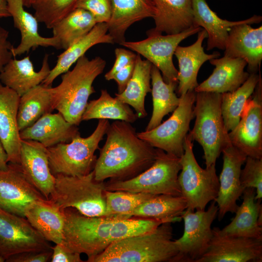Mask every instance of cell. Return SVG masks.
Wrapping results in <instances>:
<instances>
[{
  "label": "cell",
  "mask_w": 262,
  "mask_h": 262,
  "mask_svg": "<svg viewBox=\"0 0 262 262\" xmlns=\"http://www.w3.org/2000/svg\"><path fill=\"white\" fill-rule=\"evenodd\" d=\"M242 195V203L231 222L222 229L216 227L217 230L221 235L262 239V225L259 220L262 211L261 200L255 202L254 188H246Z\"/></svg>",
  "instance_id": "cell-29"
},
{
  "label": "cell",
  "mask_w": 262,
  "mask_h": 262,
  "mask_svg": "<svg viewBox=\"0 0 262 262\" xmlns=\"http://www.w3.org/2000/svg\"><path fill=\"white\" fill-rule=\"evenodd\" d=\"M222 153L223 167L219 178L218 195L214 200L218 208L219 221L228 213H235L238 207L237 201L245 189L240 181L241 171L247 157L231 143Z\"/></svg>",
  "instance_id": "cell-16"
},
{
  "label": "cell",
  "mask_w": 262,
  "mask_h": 262,
  "mask_svg": "<svg viewBox=\"0 0 262 262\" xmlns=\"http://www.w3.org/2000/svg\"><path fill=\"white\" fill-rule=\"evenodd\" d=\"M135 61L126 66L114 76L112 80H115L117 84V93H121L124 90L131 79L134 71Z\"/></svg>",
  "instance_id": "cell-47"
},
{
  "label": "cell",
  "mask_w": 262,
  "mask_h": 262,
  "mask_svg": "<svg viewBox=\"0 0 262 262\" xmlns=\"http://www.w3.org/2000/svg\"><path fill=\"white\" fill-rule=\"evenodd\" d=\"M105 66L106 61L99 56L89 59L84 55L80 58L72 70L63 74L59 85L49 87L53 110L68 122L79 125L90 96L96 92L93 83Z\"/></svg>",
  "instance_id": "cell-2"
},
{
  "label": "cell",
  "mask_w": 262,
  "mask_h": 262,
  "mask_svg": "<svg viewBox=\"0 0 262 262\" xmlns=\"http://www.w3.org/2000/svg\"><path fill=\"white\" fill-rule=\"evenodd\" d=\"M98 23L89 11L77 8L52 27L58 49H66L87 34Z\"/></svg>",
  "instance_id": "cell-35"
},
{
  "label": "cell",
  "mask_w": 262,
  "mask_h": 262,
  "mask_svg": "<svg viewBox=\"0 0 262 262\" xmlns=\"http://www.w3.org/2000/svg\"><path fill=\"white\" fill-rule=\"evenodd\" d=\"M187 202L182 196L155 195L146 200L128 215L157 220H167L171 223L180 221L182 213L187 209Z\"/></svg>",
  "instance_id": "cell-34"
},
{
  "label": "cell",
  "mask_w": 262,
  "mask_h": 262,
  "mask_svg": "<svg viewBox=\"0 0 262 262\" xmlns=\"http://www.w3.org/2000/svg\"><path fill=\"white\" fill-rule=\"evenodd\" d=\"M207 37V32L202 29L198 33L197 39L194 44L187 47L178 46L175 51L174 55L177 58L179 67L177 90L180 96L188 91L194 90L198 85L197 76L202 65L205 62L220 55L217 51L212 54L204 52L202 43Z\"/></svg>",
  "instance_id": "cell-21"
},
{
  "label": "cell",
  "mask_w": 262,
  "mask_h": 262,
  "mask_svg": "<svg viewBox=\"0 0 262 262\" xmlns=\"http://www.w3.org/2000/svg\"><path fill=\"white\" fill-rule=\"evenodd\" d=\"M52 250L49 242L28 220L0 208V255L5 261L23 252Z\"/></svg>",
  "instance_id": "cell-13"
},
{
  "label": "cell",
  "mask_w": 262,
  "mask_h": 262,
  "mask_svg": "<svg viewBox=\"0 0 262 262\" xmlns=\"http://www.w3.org/2000/svg\"><path fill=\"white\" fill-rule=\"evenodd\" d=\"M244 167L241 169L240 181L242 185L246 188H254L256 195L255 199L262 198V158L247 157Z\"/></svg>",
  "instance_id": "cell-41"
},
{
  "label": "cell",
  "mask_w": 262,
  "mask_h": 262,
  "mask_svg": "<svg viewBox=\"0 0 262 262\" xmlns=\"http://www.w3.org/2000/svg\"><path fill=\"white\" fill-rule=\"evenodd\" d=\"M104 196L106 208L105 217L114 219H127L129 214L138 206L155 195L105 190Z\"/></svg>",
  "instance_id": "cell-39"
},
{
  "label": "cell",
  "mask_w": 262,
  "mask_h": 262,
  "mask_svg": "<svg viewBox=\"0 0 262 262\" xmlns=\"http://www.w3.org/2000/svg\"><path fill=\"white\" fill-rule=\"evenodd\" d=\"M152 64L147 60H142L137 55L132 76L124 90L115 93V97L131 106L138 118H144L147 114L145 100L147 93L151 92V70Z\"/></svg>",
  "instance_id": "cell-32"
},
{
  "label": "cell",
  "mask_w": 262,
  "mask_h": 262,
  "mask_svg": "<svg viewBox=\"0 0 262 262\" xmlns=\"http://www.w3.org/2000/svg\"><path fill=\"white\" fill-rule=\"evenodd\" d=\"M45 199L24 177L18 164L9 163L7 169L0 170V208L25 217L29 207Z\"/></svg>",
  "instance_id": "cell-15"
},
{
  "label": "cell",
  "mask_w": 262,
  "mask_h": 262,
  "mask_svg": "<svg viewBox=\"0 0 262 262\" xmlns=\"http://www.w3.org/2000/svg\"><path fill=\"white\" fill-rule=\"evenodd\" d=\"M11 17L6 0H0V18Z\"/></svg>",
  "instance_id": "cell-49"
},
{
  "label": "cell",
  "mask_w": 262,
  "mask_h": 262,
  "mask_svg": "<svg viewBox=\"0 0 262 262\" xmlns=\"http://www.w3.org/2000/svg\"><path fill=\"white\" fill-rule=\"evenodd\" d=\"M214 200L207 210L186 209L181 214L184 221L183 235L175 242L178 253L174 262H196L207 250L213 236L211 226L217 217Z\"/></svg>",
  "instance_id": "cell-11"
},
{
  "label": "cell",
  "mask_w": 262,
  "mask_h": 262,
  "mask_svg": "<svg viewBox=\"0 0 262 262\" xmlns=\"http://www.w3.org/2000/svg\"><path fill=\"white\" fill-rule=\"evenodd\" d=\"M9 34L6 29L0 26V73L13 57L11 51L13 46L8 39Z\"/></svg>",
  "instance_id": "cell-46"
},
{
  "label": "cell",
  "mask_w": 262,
  "mask_h": 262,
  "mask_svg": "<svg viewBox=\"0 0 262 262\" xmlns=\"http://www.w3.org/2000/svg\"><path fill=\"white\" fill-rule=\"evenodd\" d=\"M205 253L196 262H262V239L220 234L216 227Z\"/></svg>",
  "instance_id": "cell-17"
},
{
  "label": "cell",
  "mask_w": 262,
  "mask_h": 262,
  "mask_svg": "<svg viewBox=\"0 0 262 262\" xmlns=\"http://www.w3.org/2000/svg\"><path fill=\"white\" fill-rule=\"evenodd\" d=\"M209 61L215 68L212 74L194 89L196 92H231L242 85L250 75L244 70L247 63L243 59L224 56Z\"/></svg>",
  "instance_id": "cell-22"
},
{
  "label": "cell",
  "mask_w": 262,
  "mask_h": 262,
  "mask_svg": "<svg viewBox=\"0 0 262 262\" xmlns=\"http://www.w3.org/2000/svg\"><path fill=\"white\" fill-rule=\"evenodd\" d=\"M54 190L49 200L61 209L71 208L89 217L105 216V182L94 179L93 170L82 176L55 175Z\"/></svg>",
  "instance_id": "cell-8"
},
{
  "label": "cell",
  "mask_w": 262,
  "mask_h": 262,
  "mask_svg": "<svg viewBox=\"0 0 262 262\" xmlns=\"http://www.w3.org/2000/svg\"><path fill=\"white\" fill-rule=\"evenodd\" d=\"M49 87L41 84L20 97L17 117L20 131L33 125L44 114L53 111Z\"/></svg>",
  "instance_id": "cell-38"
},
{
  "label": "cell",
  "mask_w": 262,
  "mask_h": 262,
  "mask_svg": "<svg viewBox=\"0 0 262 262\" xmlns=\"http://www.w3.org/2000/svg\"><path fill=\"white\" fill-rule=\"evenodd\" d=\"M138 118L136 113L115 97H112L105 89L101 90L99 97L88 101L82 121L91 119H112L132 123Z\"/></svg>",
  "instance_id": "cell-37"
},
{
  "label": "cell",
  "mask_w": 262,
  "mask_h": 262,
  "mask_svg": "<svg viewBox=\"0 0 262 262\" xmlns=\"http://www.w3.org/2000/svg\"><path fill=\"white\" fill-rule=\"evenodd\" d=\"M102 43H115L108 33L107 24L105 22L97 23L87 34L59 55L55 66L50 70L42 84L51 86L56 78L69 70L88 49L95 45Z\"/></svg>",
  "instance_id": "cell-30"
},
{
  "label": "cell",
  "mask_w": 262,
  "mask_h": 262,
  "mask_svg": "<svg viewBox=\"0 0 262 262\" xmlns=\"http://www.w3.org/2000/svg\"><path fill=\"white\" fill-rule=\"evenodd\" d=\"M201 30L193 26L178 34L151 35L140 41H125L120 45L146 58L162 72L165 82L178 83V70L173 62L175 51L182 40Z\"/></svg>",
  "instance_id": "cell-12"
},
{
  "label": "cell",
  "mask_w": 262,
  "mask_h": 262,
  "mask_svg": "<svg viewBox=\"0 0 262 262\" xmlns=\"http://www.w3.org/2000/svg\"><path fill=\"white\" fill-rule=\"evenodd\" d=\"M18 164L26 179L49 200L54 190L55 177L49 168L47 148L38 142L21 139Z\"/></svg>",
  "instance_id": "cell-18"
},
{
  "label": "cell",
  "mask_w": 262,
  "mask_h": 262,
  "mask_svg": "<svg viewBox=\"0 0 262 262\" xmlns=\"http://www.w3.org/2000/svg\"><path fill=\"white\" fill-rule=\"evenodd\" d=\"M80 0H34L32 7L38 22L51 29L57 22L77 8Z\"/></svg>",
  "instance_id": "cell-40"
},
{
  "label": "cell",
  "mask_w": 262,
  "mask_h": 262,
  "mask_svg": "<svg viewBox=\"0 0 262 262\" xmlns=\"http://www.w3.org/2000/svg\"><path fill=\"white\" fill-rule=\"evenodd\" d=\"M112 13L107 23L108 32L114 43L126 41L125 34L133 23L148 17L153 18L156 9L151 0H111Z\"/></svg>",
  "instance_id": "cell-28"
},
{
  "label": "cell",
  "mask_w": 262,
  "mask_h": 262,
  "mask_svg": "<svg viewBox=\"0 0 262 262\" xmlns=\"http://www.w3.org/2000/svg\"><path fill=\"white\" fill-rule=\"evenodd\" d=\"M151 81L153 111L145 131L151 130L160 124L165 115L176 109L180 101L175 92L178 83L165 82L160 71L153 65Z\"/></svg>",
  "instance_id": "cell-33"
},
{
  "label": "cell",
  "mask_w": 262,
  "mask_h": 262,
  "mask_svg": "<svg viewBox=\"0 0 262 262\" xmlns=\"http://www.w3.org/2000/svg\"><path fill=\"white\" fill-rule=\"evenodd\" d=\"M51 262H82L81 254L74 252L62 243L52 246Z\"/></svg>",
  "instance_id": "cell-44"
},
{
  "label": "cell",
  "mask_w": 262,
  "mask_h": 262,
  "mask_svg": "<svg viewBox=\"0 0 262 262\" xmlns=\"http://www.w3.org/2000/svg\"><path fill=\"white\" fill-rule=\"evenodd\" d=\"M164 223L150 232L111 244L87 262H174L178 253L172 227Z\"/></svg>",
  "instance_id": "cell-4"
},
{
  "label": "cell",
  "mask_w": 262,
  "mask_h": 262,
  "mask_svg": "<svg viewBox=\"0 0 262 262\" xmlns=\"http://www.w3.org/2000/svg\"><path fill=\"white\" fill-rule=\"evenodd\" d=\"M262 78L248 100L241 119L229 132L231 144L247 157L262 158Z\"/></svg>",
  "instance_id": "cell-14"
},
{
  "label": "cell",
  "mask_w": 262,
  "mask_h": 262,
  "mask_svg": "<svg viewBox=\"0 0 262 262\" xmlns=\"http://www.w3.org/2000/svg\"><path fill=\"white\" fill-rule=\"evenodd\" d=\"M8 164L7 155L0 141V170L7 169Z\"/></svg>",
  "instance_id": "cell-48"
},
{
  "label": "cell",
  "mask_w": 262,
  "mask_h": 262,
  "mask_svg": "<svg viewBox=\"0 0 262 262\" xmlns=\"http://www.w3.org/2000/svg\"><path fill=\"white\" fill-rule=\"evenodd\" d=\"M63 211L65 220L62 244L74 252L85 254L87 259L125 238L121 220L87 216L71 208Z\"/></svg>",
  "instance_id": "cell-3"
},
{
  "label": "cell",
  "mask_w": 262,
  "mask_h": 262,
  "mask_svg": "<svg viewBox=\"0 0 262 262\" xmlns=\"http://www.w3.org/2000/svg\"><path fill=\"white\" fill-rule=\"evenodd\" d=\"M156 9L155 27L147 32V36L175 34L193 25L192 0H151Z\"/></svg>",
  "instance_id": "cell-24"
},
{
  "label": "cell",
  "mask_w": 262,
  "mask_h": 262,
  "mask_svg": "<svg viewBox=\"0 0 262 262\" xmlns=\"http://www.w3.org/2000/svg\"><path fill=\"white\" fill-rule=\"evenodd\" d=\"M25 217L46 240L62 243L65 216L53 201L45 199L33 204L25 211Z\"/></svg>",
  "instance_id": "cell-31"
},
{
  "label": "cell",
  "mask_w": 262,
  "mask_h": 262,
  "mask_svg": "<svg viewBox=\"0 0 262 262\" xmlns=\"http://www.w3.org/2000/svg\"><path fill=\"white\" fill-rule=\"evenodd\" d=\"M224 50V56L244 59L248 73H256L262 60V26L254 28L244 23L231 27Z\"/></svg>",
  "instance_id": "cell-19"
},
{
  "label": "cell",
  "mask_w": 262,
  "mask_h": 262,
  "mask_svg": "<svg viewBox=\"0 0 262 262\" xmlns=\"http://www.w3.org/2000/svg\"><path fill=\"white\" fill-rule=\"evenodd\" d=\"M34 0H23L24 7L29 8L32 7Z\"/></svg>",
  "instance_id": "cell-50"
},
{
  "label": "cell",
  "mask_w": 262,
  "mask_h": 262,
  "mask_svg": "<svg viewBox=\"0 0 262 262\" xmlns=\"http://www.w3.org/2000/svg\"><path fill=\"white\" fill-rule=\"evenodd\" d=\"M77 8L89 11L98 23H107L112 13L111 0H80Z\"/></svg>",
  "instance_id": "cell-42"
},
{
  "label": "cell",
  "mask_w": 262,
  "mask_h": 262,
  "mask_svg": "<svg viewBox=\"0 0 262 262\" xmlns=\"http://www.w3.org/2000/svg\"><path fill=\"white\" fill-rule=\"evenodd\" d=\"M261 78L260 74H250L246 82L236 90L221 94V110L228 132L238 124L247 102Z\"/></svg>",
  "instance_id": "cell-36"
},
{
  "label": "cell",
  "mask_w": 262,
  "mask_h": 262,
  "mask_svg": "<svg viewBox=\"0 0 262 262\" xmlns=\"http://www.w3.org/2000/svg\"><path fill=\"white\" fill-rule=\"evenodd\" d=\"M193 141L187 134L184 143V152L180 157L181 166L178 181L187 209L205 210L208 204L216 198L219 182L213 164L205 169L197 163L193 152Z\"/></svg>",
  "instance_id": "cell-9"
},
{
  "label": "cell",
  "mask_w": 262,
  "mask_h": 262,
  "mask_svg": "<svg viewBox=\"0 0 262 262\" xmlns=\"http://www.w3.org/2000/svg\"><path fill=\"white\" fill-rule=\"evenodd\" d=\"M115 59L111 69L104 75L107 81L113 80L114 76L120 70L135 61L137 54L123 48H117L115 50Z\"/></svg>",
  "instance_id": "cell-43"
},
{
  "label": "cell",
  "mask_w": 262,
  "mask_h": 262,
  "mask_svg": "<svg viewBox=\"0 0 262 262\" xmlns=\"http://www.w3.org/2000/svg\"><path fill=\"white\" fill-rule=\"evenodd\" d=\"M8 11L12 17L14 26L20 32L21 40L16 47H13V57L29 52L38 47H52L58 49V43L54 37H45L38 32L36 18L24 9L23 0H6Z\"/></svg>",
  "instance_id": "cell-27"
},
{
  "label": "cell",
  "mask_w": 262,
  "mask_h": 262,
  "mask_svg": "<svg viewBox=\"0 0 262 262\" xmlns=\"http://www.w3.org/2000/svg\"><path fill=\"white\" fill-rule=\"evenodd\" d=\"M193 25L205 30L208 34L207 50H224L230 28L235 25L260 23L262 17L254 15L245 20L231 21L220 18L209 6L206 0H192Z\"/></svg>",
  "instance_id": "cell-23"
},
{
  "label": "cell",
  "mask_w": 262,
  "mask_h": 262,
  "mask_svg": "<svg viewBox=\"0 0 262 262\" xmlns=\"http://www.w3.org/2000/svg\"><path fill=\"white\" fill-rule=\"evenodd\" d=\"M181 168L180 157L157 148L156 159L149 168L128 180H110L105 182V190L181 196L178 181Z\"/></svg>",
  "instance_id": "cell-7"
},
{
  "label": "cell",
  "mask_w": 262,
  "mask_h": 262,
  "mask_svg": "<svg viewBox=\"0 0 262 262\" xmlns=\"http://www.w3.org/2000/svg\"><path fill=\"white\" fill-rule=\"evenodd\" d=\"M196 96L194 90L180 96L179 105L169 118L151 130L137 132L138 136L154 148L180 157L184 152L185 139L194 117Z\"/></svg>",
  "instance_id": "cell-10"
},
{
  "label": "cell",
  "mask_w": 262,
  "mask_h": 262,
  "mask_svg": "<svg viewBox=\"0 0 262 262\" xmlns=\"http://www.w3.org/2000/svg\"><path fill=\"white\" fill-rule=\"evenodd\" d=\"M49 55H44L42 66L35 71L29 56L17 60L12 58L0 73V82L14 91L20 97L42 84L49 74L51 69Z\"/></svg>",
  "instance_id": "cell-26"
},
{
  "label": "cell",
  "mask_w": 262,
  "mask_h": 262,
  "mask_svg": "<svg viewBox=\"0 0 262 262\" xmlns=\"http://www.w3.org/2000/svg\"><path fill=\"white\" fill-rule=\"evenodd\" d=\"M106 134L93 170L96 181L128 180L154 162L157 148L140 139L130 123L115 120L110 124Z\"/></svg>",
  "instance_id": "cell-1"
},
{
  "label": "cell",
  "mask_w": 262,
  "mask_h": 262,
  "mask_svg": "<svg viewBox=\"0 0 262 262\" xmlns=\"http://www.w3.org/2000/svg\"><path fill=\"white\" fill-rule=\"evenodd\" d=\"M5 260L3 257L0 255V262H5Z\"/></svg>",
  "instance_id": "cell-51"
},
{
  "label": "cell",
  "mask_w": 262,
  "mask_h": 262,
  "mask_svg": "<svg viewBox=\"0 0 262 262\" xmlns=\"http://www.w3.org/2000/svg\"><path fill=\"white\" fill-rule=\"evenodd\" d=\"M20 96L0 83V141L8 163L19 164L21 139L17 125Z\"/></svg>",
  "instance_id": "cell-20"
},
{
  "label": "cell",
  "mask_w": 262,
  "mask_h": 262,
  "mask_svg": "<svg viewBox=\"0 0 262 262\" xmlns=\"http://www.w3.org/2000/svg\"><path fill=\"white\" fill-rule=\"evenodd\" d=\"M52 250L23 252L8 258L7 262H47L50 261Z\"/></svg>",
  "instance_id": "cell-45"
},
{
  "label": "cell",
  "mask_w": 262,
  "mask_h": 262,
  "mask_svg": "<svg viewBox=\"0 0 262 262\" xmlns=\"http://www.w3.org/2000/svg\"><path fill=\"white\" fill-rule=\"evenodd\" d=\"M109 125L108 120L98 119L96 129L89 136L82 137L79 133L68 143H59L47 148L51 173L54 176H82L91 172L97 159L95 152L99 149V144Z\"/></svg>",
  "instance_id": "cell-6"
},
{
  "label": "cell",
  "mask_w": 262,
  "mask_h": 262,
  "mask_svg": "<svg viewBox=\"0 0 262 262\" xmlns=\"http://www.w3.org/2000/svg\"><path fill=\"white\" fill-rule=\"evenodd\" d=\"M221 94L196 92L194 126L188 134L202 147L206 167L215 164L222 150L230 144L221 110Z\"/></svg>",
  "instance_id": "cell-5"
},
{
  "label": "cell",
  "mask_w": 262,
  "mask_h": 262,
  "mask_svg": "<svg viewBox=\"0 0 262 262\" xmlns=\"http://www.w3.org/2000/svg\"><path fill=\"white\" fill-rule=\"evenodd\" d=\"M77 126L68 122L59 112L48 113L20 131L22 140L38 142L47 148L67 143L79 134Z\"/></svg>",
  "instance_id": "cell-25"
}]
</instances>
